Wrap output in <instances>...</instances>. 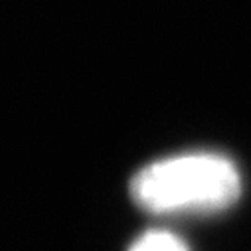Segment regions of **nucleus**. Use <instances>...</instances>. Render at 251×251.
Instances as JSON below:
<instances>
[{
	"label": "nucleus",
	"mask_w": 251,
	"mask_h": 251,
	"mask_svg": "<svg viewBox=\"0 0 251 251\" xmlns=\"http://www.w3.org/2000/svg\"><path fill=\"white\" fill-rule=\"evenodd\" d=\"M131 194L152 214H212L239 198L241 176L224 154L186 152L139 170Z\"/></svg>",
	"instance_id": "nucleus-1"
},
{
	"label": "nucleus",
	"mask_w": 251,
	"mask_h": 251,
	"mask_svg": "<svg viewBox=\"0 0 251 251\" xmlns=\"http://www.w3.org/2000/svg\"><path fill=\"white\" fill-rule=\"evenodd\" d=\"M129 251H188L184 241L170 231L164 229H151L143 233Z\"/></svg>",
	"instance_id": "nucleus-2"
}]
</instances>
